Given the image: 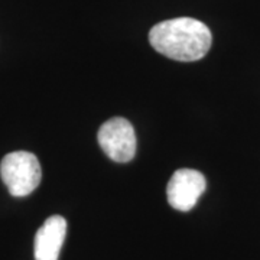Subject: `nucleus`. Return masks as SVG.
Here are the masks:
<instances>
[{"instance_id": "obj_1", "label": "nucleus", "mask_w": 260, "mask_h": 260, "mask_svg": "<svg viewBox=\"0 0 260 260\" xmlns=\"http://www.w3.org/2000/svg\"><path fill=\"white\" fill-rule=\"evenodd\" d=\"M149 42L159 54L175 61H198L211 48L213 37L208 26L192 18L164 20L149 32Z\"/></svg>"}, {"instance_id": "obj_2", "label": "nucleus", "mask_w": 260, "mask_h": 260, "mask_svg": "<svg viewBox=\"0 0 260 260\" xmlns=\"http://www.w3.org/2000/svg\"><path fill=\"white\" fill-rule=\"evenodd\" d=\"M0 177L13 197H26L39 185L42 169L34 153L16 150L2 159Z\"/></svg>"}, {"instance_id": "obj_3", "label": "nucleus", "mask_w": 260, "mask_h": 260, "mask_svg": "<svg viewBox=\"0 0 260 260\" xmlns=\"http://www.w3.org/2000/svg\"><path fill=\"white\" fill-rule=\"evenodd\" d=\"M99 145L114 162H129L136 155V133L127 119L113 117L99 130Z\"/></svg>"}, {"instance_id": "obj_4", "label": "nucleus", "mask_w": 260, "mask_h": 260, "mask_svg": "<svg viewBox=\"0 0 260 260\" xmlns=\"http://www.w3.org/2000/svg\"><path fill=\"white\" fill-rule=\"evenodd\" d=\"M205 188L207 181L200 171L178 169L168 182V203L178 211H189L198 203Z\"/></svg>"}, {"instance_id": "obj_5", "label": "nucleus", "mask_w": 260, "mask_h": 260, "mask_svg": "<svg viewBox=\"0 0 260 260\" xmlns=\"http://www.w3.org/2000/svg\"><path fill=\"white\" fill-rule=\"evenodd\" d=\"M67 236V221L61 215L45 220L35 236V260H58Z\"/></svg>"}]
</instances>
